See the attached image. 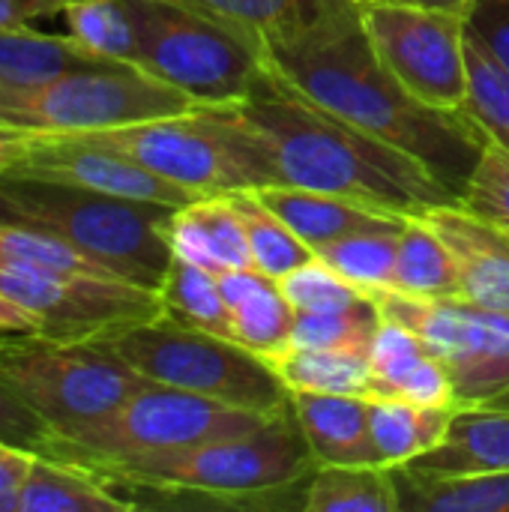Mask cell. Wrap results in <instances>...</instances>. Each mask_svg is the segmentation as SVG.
<instances>
[{
	"label": "cell",
	"mask_w": 509,
	"mask_h": 512,
	"mask_svg": "<svg viewBox=\"0 0 509 512\" xmlns=\"http://www.w3.org/2000/svg\"><path fill=\"white\" fill-rule=\"evenodd\" d=\"M264 66L291 93L417 156L453 192H462L489 141L465 111H438L405 93L348 0H333L300 33L267 45Z\"/></svg>",
	"instance_id": "obj_1"
},
{
	"label": "cell",
	"mask_w": 509,
	"mask_h": 512,
	"mask_svg": "<svg viewBox=\"0 0 509 512\" xmlns=\"http://www.w3.org/2000/svg\"><path fill=\"white\" fill-rule=\"evenodd\" d=\"M225 108L261 141L273 186H303L396 216L459 201L417 156L312 105L270 72L243 102Z\"/></svg>",
	"instance_id": "obj_2"
},
{
	"label": "cell",
	"mask_w": 509,
	"mask_h": 512,
	"mask_svg": "<svg viewBox=\"0 0 509 512\" xmlns=\"http://www.w3.org/2000/svg\"><path fill=\"white\" fill-rule=\"evenodd\" d=\"M117 492L192 495L225 507H264L270 495L303 486L318 468L294 408L276 411L264 426L183 450L135 453L81 465Z\"/></svg>",
	"instance_id": "obj_3"
},
{
	"label": "cell",
	"mask_w": 509,
	"mask_h": 512,
	"mask_svg": "<svg viewBox=\"0 0 509 512\" xmlns=\"http://www.w3.org/2000/svg\"><path fill=\"white\" fill-rule=\"evenodd\" d=\"M0 210L9 222L45 231L75 246L117 279L150 291L162 288L174 258L165 225L177 207L3 171Z\"/></svg>",
	"instance_id": "obj_4"
},
{
	"label": "cell",
	"mask_w": 509,
	"mask_h": 512,
	"mask_svg": "<svg viewBox=\"0 0 509 512\" xmlns=\"http://www.w3.org/2000/svg\"><path fill=\"white\" fill-rule=\"evenodd\" d=\"M0 381L15 390L60 441L96 426L150 384L108 339L63 342L42 333H0Z\"/></svg>",
	"instance_id": "obj_5"
},
{
	"label": "cell",
	"mask_w": 509,
	"mask_h": 512,
	"mask_svg": "<svg viewBox=\"0 0 509 512\" xmlns=\"http://www.w3.org/2000/svg\"><path fill=\"white\" fill-rule=\"evenodd\" d=\"M198 111L177 87L126 63H99L36 84H0V132L78 135Z\"/></svg>",
	"instance_id": "obj_6"
},
{
	"label": "cell",
	"mask_w": 509,
	"mask_h": 512,
	"mask_svg": "<svg viewBox=\"0 0 509 512\" xmlns=\"http://www.w3.org/2000/svg\"><path fill=\"white\" fill-rule=\"evenodd\" d=\"M138 33L135 69L177 87L198 108L243 102L267 75L264 51L243 33L171 0H126Z\"/></svg>",
	"instance_id": "obj_7"
},
{
	"label": "cell",
	"mask_w": 509,
	"mask_h": 512,
	"mask_svg": "<svg viewBox=\"0 0 509 512\" xmlns=\"http://www.w3.org/2000/svg\"><path fill=\"white\" fill-rule=\"evenodd\" d=\"M108 345L147 381L198 393L234 408L276 414L291 393L264 357L234 339L180 327L168 318L132 327Z\"/></svg>",
	"instance_id": "obj_8"
},
{
	"label": "cell",
	"mask_w": 509,
	"mask_h": 512,
	"mask_svg": "<svg viewBox=\"0 0 509 512\" xmlns=\"http://www.w3.org/2000/svg\"><path fill=\"white\" fill-rule=\"evenodd\" d=\"M273 414L234 408L177 387L147 384L96 426L60 441V462L87 465L156 450H183L264 426Z\"/></svg>",
	"instance_id": "obj_9"
},
{
	"label": "cell",
	"mask_w": 509,
	"mask_h": 512,
	"mask_svg": "<svg viewBox=\"0 0 509 512\" xmlns=\"http://www.w3.org/2000/svg\"><path fill=\"white\" fill-rule=\"evenodd\" d=\"M384 321L417 333L444 363L456 405H489L509 390V315L480 309L459 297H414L393 288L372 291Z\"/></svg>",
	"instance_id": "obj_10"
},
{
	"label": "cell",
	"mask_w": 509,
	"mask_h": 512,
	"mask_svg": "<svg viewBox=\"0 0 509 512\" xmlns=\"http://www.w3.org/2000/svg\"><path fill=\"white\" fill-rule=\"evenodd\" d=\"M0 294L36 318V333L63 342L114 339L162 318L159 291L99 273L0 264Z\"/></svg>",
	"instance_id": "obj_11"
},
{
	"label": "cell",
	"mask_w": 509,
	"mask_h": 512,
	"mask_svg": "<svg viewBox=\"0 0 509 512\" xmlns=\"http://www.w3.org/2000/svg\"><path fill=\"white\" fill-rule=\"evenodd\" d=\"M360 18L378 60L405 93L438 111H462L468 99L462 15L378 0L360 6Z\"/></svg>",
	"instance_id": "obj_12"
},
{
	"label": "cell",
	"mask_w": 509,
	"mask_h": 512,
	"mask_svg": "<svg viewBox=\"0 0 509 512\" xmlns=\"http://www.w3.org/2000/svg\"><path fill=\"white\" fill-rule=\"evenodd\" d=\"M18 141L21 147L15 162L6 168L9 174L60 180L93 192L132 201H153L165 207H183L201 198L108 147L84 144L72 135H18Z\"/></svg>",
	"instance_id": "obj_13"
},
{
	"label": "cell",
	"mask_w": 509,
	"mask_h": 512,
	"mask_svg": "<svg viewBox=\"0 0 509 512\" xmlns=\"http://www.w3.org/2000/svg\"><path fill=\"white\" fill-rule=\"evenodd\" d=\"M423 219L438 231L453 255L459 300L509 315V237L465 210L459 201L432 207Z\"/></svg>",
	"instance_id": "obj_14"
},
{
	"label": "cell",
	"mask_w": 509,
	"mask_h": 512,
	"mask_svg": "<svg viewBox=\"0 0 509 512\" xmlns=\"http://www.w3.org/2000/svg\"><path fill=\"white\" fill-rule=\"evenodd\" d=\"M369 363H372V402L402 399L417 405L459 408L444 363L408 327L381 318V327L369 351Z\"/></svg>",
	"instance_id": "obj_15"
},
{
	"label": "cell",
	"mask_w": 509,
	"mask_h": 512,
	"mask_svg": "<svg viewBox=\"0 0 509 512\" xmlns=\"http://www.w3.org/2000/svg\"><path fill=\"white\" fill-rule=\"evenodd\" d=\"M291 408L318 465H384L372 435V399L291 393Z\"/></svg>",
	"instance_id": "obj_16"
},
{
	"label": "cell",
	"mask_w": 509,
	"mask_h": 512,
	"mask_svg": "<svg viewBox=\"0 0 509 512\" xmlns=\"http://www.w3.org/2000/svg\"><path fill=\"white\" fill-rule=\"evenodd\" d=\"M255 192L312 252L360 231L402 228L408 222V216L384 213V210H375V207H366L339 195L303 189V186H264Z\"/></svg>",
	"instance_id": "obj_17"
},
{
	"label": "cell",
	"mask_w": 509,
	"mask_h": 512,
	"mask_svg": "<svg viewBox=\"0 0 509 512\" xmlns=\"http://www.w3.org/2000/svg\"><path fill=\"white\" fill-rule=\"evenodd\" d=\"M165 237L177 258L216 276L228 270H255L243 225L225 195H207L177 207L165 225Z\"/></svg>",
	"instance_id": "obj_18"
},
{
	"label": "cell",
	"mask_w": 509,
	"mask_h": 512,
	"mask_svg": "<svg viewBox=\"0 0 509 512\" xmlns=\"http://www.w3.org/2000/svg\"><path fill=\"white\" fill-rule=\"evenodd\" d=\"M405 468L420 474H438V477L509 471V408H492V405L456 408L444 444L408 462Z\"/></svg>",
	"instance_id": "obj_19"
},
{
	"label": "cell",
	"mask_w": 509,
	"mask_h": 512,
	"mask_svg": "<svg viewBox=\"0 0 509 512\" xmlns=\"http://www.w3.org/2000/svg\"><path fill=\"white\" fill-rule=\"evenodd\" d=\"M219 288L231 312L234 342L270 357L288 345L294 327V309L279 291V282L258 270H228L219 273Z\"/></svg>",
	"instance_id": "obj_20"
},
{
	"label": "cell",
	"mask_w": 509,
	"mask_h": 512,
	"mask_svg": "<svg viewBox=\"0 0 509 512\" xmlns=\"http://www.w3.org/2000/svg\"><path fill=\"white\" fill-rule=\"evenodd\" d=\"M138 504L123 498L93 471L36 456L27 480L18 489V512H126Z\"/></svg>",
	"instance_id": "obj_21"
},
{
	"label": "cell",
	"mask_w": 509,
	"mask_h": 512,
	"mask_svg": "<svg viewBox=\"0 0 509 512\" xmlns=\"http://www.w3.org/2000/svg\"><path fill=\"white\" fill-rule=\"evenodd\" d=\"M402 512H509V471L438 477L393 468Z\"/></svg>",
	"instance_id": "obj_22"
},
{
	"label": "cell",
	"mask_w": 509,
	"mask_h": 512,
	"mask_svg": "<svg viewBox=\"0 0 509 512\" xmlns=\"http://www.w3.org/2000/svg\"><path fill=\"white\" fill-rule=\"evenodd\" d=\"M303 512H402L393 468L318 465L303 483Z\"/></svg>",
	"instance_id": "obj_23"
},
{
	"label": "cell",
	"mask_w": 509,
	"mask_h": 512,
	"mask_svg": "<svg viewBox=\"0 0 509 512\" xmlns=\"http://www.w3.org/2000/svg\"><path fill=\"white\" fill-rule=\"evenodd\" d=\"M453 405H417L402 399L372 402V435L387 468L408 465L444 444L453 426Z\"/></svg>",
	"instance_id": "obj_24"
},
{
	"label": "cell",
	"mask_w": 509,
	"mask_h": 512,
	"mask_svg": "<svg viewBox=\"0 0 509 512\" xmlns=\"http://www.w3.org/2000/svg\"><path fill=\"white\" fill-rule=\"evenodd\" d=\"M264 360L288 393H339L372 399V363L366 354L285 345Z\"/></svg>",
	"instance_id": "obj_25"
},
{
	"label": "cell",
	"mask_w": 509,
	"mask_h": 512,
	"mask_svg": "<svg viewBox=\"0 0 509 512\" xmlns=\"http://www.w3.org/2000/svg\"><path fill=\"white\" fill-rule=\"evenodd\" d=\"M99 63L108 60L93 57L69 33H39L30 24L0 30V84H36Z\"/></svg>",
	"instance_id": "obj_26"
},
{
	"label": "cell",
	"mask_w": 509,
	"mask_h": 512,
	"mask_svg": "<svg viewBox=\"0 0 509 512\" xmlns=\"http://www.w3.org/2000/svg\"><path fill=\"white\" fill-rule=\"evenodd\" d=\"M192 12H201L246 39L261 51L282 42L312 24L333 0H171Z\"/></svg>",
	"instance_id": "obj_27"
},
{
	"label": "cell",
	"mask_w": 509,
	"mask_h": 512,
	"mask_svg": "<svg viewBox=\"0 0 509 512\" xmlns=\"http://www.w3.org/2000/svg\"><path fill=\"white\" fill-rule=\"evenodd\" d=\"M159 300H162V318H168L180 327H189V330L234 339L231 312L222 297L216 273L174 255L171 267L162 279Z\"/></svg>",
	"instance_id": "obj_28"
},
{
	"label": "cell",
	"mask_w": 509,
	"mask_h": 512,
	"mask_svg": "<svg viewBox=\"0 0 509 512\" xmlns=\"http://www.w3.org/2000/svg\"><path fill=\"white\" fill-rule=\"evenodd\" d=\"M390 288L414 297H459L453 255L423 216H408L399 234V255Z\"/></svg>",
	"instance_id": "obj_29"
},
{
	"label": "cell",
	"mask_w": 509,
	"mask_h": 512,
	"mask_svg": "<svg viewBox=\"0 0 509 512\" xmlns=\"http://www.w3.org/2000/svg\"><path fill=\"white\" fill-rule=\"evenodd\" d=\"M225 198L243 225L252 264L258 273L279 282L285 273L315 258V252L264 204V198L255 189H234V192H225Z\"/></svg>",
	"instance_id": "obj_30"
},
{
	"label": "cell",
	"mask_w": 509,
	"mask_h": 512,
	"mask_svg": "<svg viewBox=\"0 0 509 512\" xmlns=\"http://www.w3.org/2000/svg\"><path fill=\"white\" fill-rule=\"evenodd\" d=\"M63 15L69 36L93 57L135 66L138 33L126 0H66Z\"/></svg>",
	"instance_id": "obj_31"
},
{
	"label": "cell",
	"mask_w": 509,
	"mask_h": 512,
	"mask_svg": "<svg viewBox=\"0 0 509 512\" xmlns=\"http://www.w3.org/2000/svg\"><path fill=\"white\" fill-rule=\"evenodd\" d=\"M402 228H378V231H360L342 237L318 249L315 258H321L333 273H339L345 282H351L369 297L372 291L393 285Z\"/></svg>",
	"instance_id": "obj_32"
},
{
	"label": "cell",
	"mask_w": 509,
	"mask_h": 512,
	"mask_svg": "<svg viewBox=\"0 0 509 512\" xmlns=\"http://www.w3.org/2000/svg\"><path fill=\"white\" fill-rule=\"evenodd\" d=\"M468 57V99L462 111L483 129V135L509 150V72L465 33Z\"/></svg>",
	"instance_id": "obj_33"
},
{
	"label": "cell",
	"mask_w": 509,
	"mask_h": 512,
	"mask_svg": "<svg viewBox=\"0 0 509 512\" xmlns=\"http://www.w3.org/2000/svg\"><path fill=\"white\" fill-rule=\"evenodd\" d=\"M378 327H381V312L366 297L360 306L345 309V312L294 315V327H291L288 345H297V348H327V351H351V354H366L369 357Z\"/></svg>",
	"instance_id": "obj_34"
},
{
	"label": "cell",
	"mask_w": 509,
	"mask_h": 512,
	"mask_svg": "<svg viewBox=\"0 0 509 512\" xmlns=\"http://www.w3.org/2000/svg\"><path fill=\"white\" fill-rule=\"evenodd\" d=\"M279 291L291 303L294 315H318V312H345L366 300L360 288L333 273L321 258H309L279 279Z\"/></svg>",
	"instance_id": "obj_35"
},
{
	"label": "cell",
	"mask_w": 509,
	"mask_h": 512,
	"mask_svg": "<svg viewBox=\"0 0 509 512\" xmlns=\"http://www.w3.org/2000/svg\"><path fill=\"white\" fill-rule=\"evenodd\" d=\"M459 204L509 237V150L486 141L474 171L459 192Z\"/></svg>",
	"instance_id": "obj_36"
},
{
	"label": "cell",
	"mask_w": 509,
	"mask_h": 512,
	"mask_svg": "<svg viewBox=\"0 0 509 512\" xmlns=\"http://www.w3.org/2000/svg\"><path fill=\"white\" fill-rule=\"evenodd\" d=\"M0 444L15 447V450H27L33 456L60 459V438L3 381H0Z\"/></svg>",
	"instance_id": "obj_37"
},
{
	"label": "cell",
	"mask_w": 509,
	"mask_h": 512,
	"mask_svg": "<svg viewBox=\"0 0 509 512\" xmlns=\"http://www.w3.org/2000/svg\"><path fill=\"white\" fill-rule=\"evenodd\" d=\"M465 33L509 72V0H474L465 15Z\"/></svg>",
	"instance_id": "obj_38"
},
{
	"label": "cell",
	"mask_w": 509,
	"mask_h": 512,
	"mask_svg": "<svg viewBox=\"0 0 509 512\" xmlns=\"http://www.w3.org/2000/svg\"><path fill=\"white\" fill-rule=\"evenodd\" d=\"M33 453L0 444V512H18V489L30 474Z\"/></svg>",
	"instance_id": "obj_39"
},
{
	"label": "cell",
	"mask_w": 509,
	"mask_h": 512,
	"mask_svg": "<svg viewBox=\"0 0 509 512\" xmlns=\"http://www.w3.org/2000/svg\"><path fill=\"white\" fill-rule=\"evenodd\" d=\"M66 0H0V30L3 27H24L36 18L60 15Z\"/></svg>",
	"instance_id": "obj_40"
},
{
	"label": "cell",
	"mask_w": 509,
	"mask_h": 512,
	"mask_svg": "<svg viewBox=\"0 0 509 512\" xmlns=\"http://www.w3.org/2000/svg\"><path fill=\"white\" fill-rule=\"evenodd\" d=\"M0 333H36V318L6 294H0Z\"/></svg>",
	"instance_id": "obj_41"
},
{
	"label": "cell",
	"mask_w": 509,
	"mask_h": 512,
	"mask_svg": "<svg viewBox=\"0 0 509 512\" xmlns=\"http://www.w3.org/2000/svg\"><path fill=\"white\" fill-rule=\"evenodd\" d=\"M390 3H408V6H423V9H438V12H450V15H468L474 0H390Z\"/></svg>",
	"instance_id": "obj_42"
},
{
	"label": "cell",
	"mask_w": 509,
	"mask_h": 512,
	"mask_svg": "<svg viewBox=\"0 0 509 512\" xmlns=\"http://www.w3.org/2000/svg\"><path fill=\"white\" fill-rule=\"evenodd\" d=\"M18 147H21V141H18V135H12V132H0V174L15 162V156H18Z\"/></svg>",
	"instance_id": "obj_43"
},
{
	"label": "cell",
	"mask_w": 509,
	"mask_h": 512,
	"mask_svg": "<svg viewBox=\"0 0 509 512\" xmlns=\"http://www.w3.org/2000/svg\"><path fill=\"white\" fill-rule=\"evenodd\" d=\"M489 405H492V408H509V390L507 393H501L498 399H492Z\"/></svg>",
	"instance_id": "obj_44"
},
{
	"label": "cell",
	"mask_w": 509,
	"mask_h": 512,
	"mask_svg": "<svg viewBox=\"0 0 509 512\" xmlns=\"http://www.w3.org/2000/svg\"><path fill=\"white\" fill-rule=\"evenodd\" d=\"M348 3H354V6H369V3H378V0H348Z\"/></svg>",
	"instance_id": "obj_45"
}]
</instances>
